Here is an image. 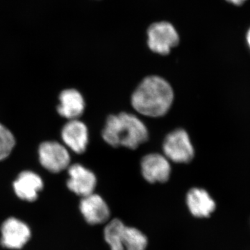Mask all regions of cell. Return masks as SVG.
I'll list each match as a JSON object with an SVG mask.
<instances>
[{
  "label": "cell",
  "instance_id": "obj_1",
  "mask_svg": "<svg viewBox=\"0 0 250 250\" xmlns=\"http://www.w3.org/2000/svg\"><path fill=\"white\" fill-rule=\"evenodd\" d=\"M174 91L162 77L149 76L139 83L131 95L133 108L140 114L149 118H160L170 109Z\"/></svg>",
  "mask_w": 250,
  "mask_h": 250
},
{
  "label": "cell",
  "instance_id": "obj_2",
  "mask_svg": "<svg viewBox=\"0 0 250 250\" xmlns=\"http://www.w3.org/2000/svg\"><path fill=\"white\" fill-rule=\"evenodd\" d=\"M102 136L112 147L136 149L147 141L149 133L146 125L138 117L122 112L106 118Z\"/></svg>",
  "mask_w": 250,
  "mask_h": 250
},
{
  "label": "cell",
  "instance_id": "obj_3",
  "mask_svg": "<svg viewBox=\"0 0 250 250\" xmlns=\"http://www.w3.org/2000/svg\"><path fill=\"white\" fill-rule=\"evenodd\" d=\"M163 150L168 160L177 164H189L195 156L190 137L183 129L174 130L166 136Z\"/></svg>",
  "mask_w": 250,
  "mask_h": 250
},
{
  "label": "cell",
  "instance_id": "obj_4",
  "mask_svg": "<svg viewBox=\"0 0 250 250\" xmlns=\"http://www.w3.org/2000/svg\"><path fill=\"white\" fill-rule=\"evenodd\" d=\"M147 36L149 49L161 55H167L179 43L178 33L170 22L154 23L148 29Z\"/></svg>",
  "mask_w": 250,
  "mask_h": 250
},
{
  "label": "cell",
  "instance_id": "obj_5",
  "mask_svg": "<svg viewBox=\"0 0 250 250\" xmlns=\"http://www.w3.org/2000/svg\"><path fill=\"white\" fill-rule=\"evenodd\" d=\"M39 152L41 165L49 172L57 173L66 169L70 164L68 151L60 143L54 141L42 143Z\"/></svg>",
  "mask_w": 250,
  "mask_h": 250
},
{
  "label": "cell",
  "instance_id": "obj_6",
  "mask_svg": "<svg viewBox=\"0 0 250 250\" xmlns=\"http://www.w3.org/2000/svg\"><path fill=\"white\" fill-rule=\"evenodd\" d=\"M1 245L7 249L19 250L23 248L31 238L29 226L16 218L5 220L1 228Z\"/></svg>",
  "mask_w": 250,
  "mask_h": 250
},
{
  "label": "cell",
  "instance_id": "obj_7",
  "mask_svg": "<svg viewBox=\"0 0 250 250\" xmlns=\"http://www.w3.org/2000/svg\"><path fill=\"white\" fill-rule=\"evenodd\" d=\"M143 178L150 184L165 183L170 179L171 166L165 156L152 153L143 156L141 162Z\"/></svg>",
  "mask_w": 250,
  "mask_h": 250
},
{
  "label": "cell",
  "instance_id": "obj_8",
  "mask_svg": "<svg viewBox=\"0 0 250 250\" xmlns=\"http://www.w3.org/2000/svg\"><path fill=\"white\" fill-rule=\"evenodd\" d=\"M80 208L85 221L90 225L106 223L111 216L107 204L98 194L92 193L83 197L80 202Z\"/></svg>",
  "mask_w": 250,
  "mask_h": 250
},
{
  "label": "cell",
  "instance_id": "obj_9",
  "mask_svg": "<svg viewBox=\"0 0 250 250\" xmlns=\"http://www.w3.org/2000/svg\"><path fill=\"white\" fill-rule=\"evenodd\" d=\"M68 174L67 186L74 193L82 197L94 193L97 179L92 171L80 164H74L69 167Z\"/></svg>",
  "mask_w": 250,
  "mask_h": 250
},
{
  "label": "cell",
  "instance_id": "obj_10",
  "mask_svg": "<svg viewBox=\"0 0 250 250\" xmlns=\"http://www.w3.org/2000/svg\"><path fill=\"white\" fill-rule=\"evenodd\" d=\"M62 136L64 143L77 154H82L88 144V128L78 119L71 120L62 129Z\"/></svg>",
  "mask_w": 250,
  "mask_h": 250
},
{
  "label": "cell",
  "instance_id": "obj_11",
  "mask_svg": "<svg viewBox=\"0 0 250 250\" xmlns=\"http://www.w3.org/2000/svg\"><path fill=\"white\" fill-rule=\"evenodd\" d=\"M189 211L195 218H208L216 208V204L205 189L192 188L187 195Z\"/></svg>",
  "mask_w": 250,
  "mask_h": 250
},
{
  "label": "cell",
  "instance_id": "obj_12",
  "mask_svg": "<svg viewBox=\"0 0 250 250\" xmlns=\"http://www.w3.org/2000/svg\"><path fill=\"white\" fill-rule=\"evenodd\" d=\"M43 188L40 176L31 171H24L14 183V191L21 200L34 202L37 200L39 192Z\"/></svg>",
  "mask_w": 250,
  "mask_h": 250
},
{
  "label": "cell",
  "instance_id": "obj_13",
  "mask_svg": "<svg viewBox=\"0 0 250 250\" xmlns=\"http://www.w3.org/2000/svg\"><path fill=\"white\" fill-rule=\"evenodd\" d=\"M59 102L57 107L58 113L70 121L78 119L84 111V99L78 90H63L59 96Z\"/></svg>",
  "mask_w": 250,
  "mask_h": 250
},
{
  "label": "cell",
  "instance_id": "obj_14",
  "mask_svg": "<svg viewBox=\"0 0 250 250\" xmlns=\"http://www.w3.org/2000/svg\"><path fill=\"white\" fill-rule=\"evenodd\" d=\"M125 228V224L119 219H113L106 224L104 236L111 250H125L123 237Z\"/></svg>",
  "mask_w": 250,
  "mask_h": 250
},
{
  "label": "cell",
  "instance_id": "obj_15",
  "mask_svg": "<svg viewBox=\"0 0 250 250\" xmlns=\"http://www.w3.org/2000/svg\"><path fill=\"white\" fill-rule=\"evenodd\" d=\"M148 244L147 236L136 228H125L123 237L125 250H146Z\"/></svg>",
  "mask_w": 250,
  "mask_h": 250
},
{
  "label": "cell",
  "instance_id": "obj_16",
  "mask_svg": "<svg viewBox=\"0 0 250 250\" xmlns=\"http://www.w3.org/2000/svg\"><path fill=\"white\" fill-rule=\"evenodd\" d=\"M16 141L12 133L0 123V161L10 155L14 149Z\"/></svg>",
  "mask_w": 250,
  "mask_h": 250
},
{
  "label": "cell",
  "instance_id": "obj_17",
  "mask_svg": "<svg viewBox=\"0 0 250 250\" xmlns=\"http://www.w3.org/2000/svg\"><path fill=\"white\" fill-rule=\"evenodd\" d=\"M226 1L231 3V4L236 5V6H241L243 3L246 2L247 0H226Z\"/></svg>",
  "mask_w": 250,
  "mask_h": 250
},
{
  "label": "cell",
  "instance_id": "obj_18",
  "mask_svg": "<svg viewBox=\"0 0 250 250\" xmlns=\"http://www.w3.org/2000/svg\"><path fill=\"white\" fill-rule=\"evenodd\" d=\"M246 40L247 42H248V45L249 46L250 49V28L249 30L248 31V32H247Z\"/></svg>",
  "mask_w": 250,
  "mask_h": 250
}]
</instances>
